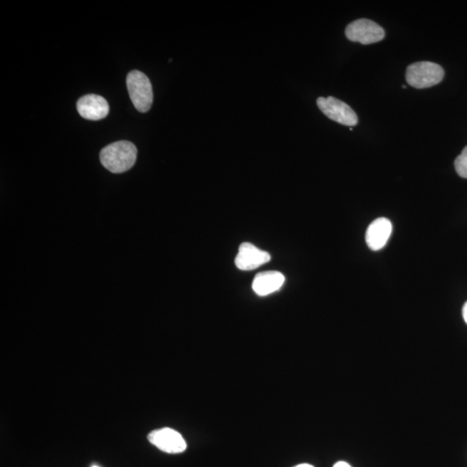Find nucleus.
<instances>
[{"label":"nucleus","mask_w":467,"mask_h":467,"mask_svg":"<svg viewBox=\"0 0 467 467\" xmlns=\"http://www.w3.org/2000/svg\"><path fill=\"white\" fill-rule=\"evenodd\" d=\"M137 152L135 145L127 140L112 143L100 152V163L112 173H123L135 166Z\"/></svg>","instance_id":"1"},{"label":"nucleus","mask_w":467,"mask_h":467,"mask_svg":"<svg viewBox=\"0 0 467 467\" xmlns=\"http://www.w3.org/2000/svg\"><path fill=\"white\" fill-rule=\"evenodd\" d=\"M127 86L132 104L140 112L150 110L154 92L150 80L139 70H132L127 75Z\"/></svg>","instance_id":"2"},{"label":"nucleus","mask_w":467,"mask_h":467,"mask_svg":"<svg viewBox=\"0 0 467 467\" xmlns=\"http://www.w3.org/2000/svg\"><path fill=\"white\" fill-rule=\"evenodd\" d=\"M444 78V70L437 63L419 62L411 64L406 72V80L410 86L426 88L440 83Z\"/></svg>","instance_id":"3"},{"label":"nucleus","mask_w":467,"mask_h":467,"mask_svg":"<svg viewBox=\"0 0 467 467\" xmlns=\"http://www.w3.org/2000/svg\"><path fill=\"white\" fill-rule=\"evenodd\" d=\"M318 107L329 119L337 123L352 127L356 126L358 118L349 105L332 96L330 98H320L317 100Z\"/></svg>","instance_id":"4"},{"label":"nucleus","mask_w":467,"mask_h":467,"mask_svg":"<svg viewBox=\"0 0 467 467\" xmlns=\"http://www.w3.org/2000/svg\"><path fill=\"white\" fill-rule=\"evenodd\" d=\"M345 35L350 41L370 44L382 41L384 38L385 32L372 20L361 19L350 23L346 28Z\"/></svg>","instance_id":"5"},{"label":"nucleus","mask_w":467,"mask_h":467,"mask_svg":"<svg viewBox=\"0 0 467 467\" xmlns=\"http://www.w3.org/2000/svg\"><path fill=\"white\" fill-rule=\"evenodd\" d=\"M147 438L151 444L164 453H181L187 448L183 436L174 429L169 428L157 429L149 434Z\"/></svg>","instance_id":"6"},{"label":"nucleus","mask_w":467,"mask_h":467,"mask_svg":"<svg viewBox=\"0 0 467 467\" xmlns=\"http://www.w3.org/2000/svg\"><path fill=\"white\" fill-rule=\"evenodd\" d=\"M271 256L268 252L261 251L255 245L243 243L239 247L236 258L237 268L243 271H251L269 263Z\"/></svg>","instance_id":"7"},{"label":"nucleus","mask_w":467,"mask_h":467,"mask_svg":"<svg viewBox=\"0 0 467 467\" xmlns=\"http://www.w3.org/2000/svg\"><path fill=\"white\" fill-rule=\"evenodd\" d=\"M392 224L388 219L380 217L369 225L365 240L368 247L373 251L384 248L392 234Z\"/></svg>","instance_id":"8"},{"label":"nucleus","mask_w":467,"mask_h":467,"mask_svg":"<svg viewBox=\"0 0 467 467\" xmlns=\"http://www.w3.org/2000/svg\"><path fill=\"white\" fill-rule=\"evenodd\" d=\"M78 111L84 119L90 120H100L106 117L110 112V106L103 96L98 95H87L78 100Z\"/></svg>","instance_id":"9"},{"label":"nucleus","mask_w":467,"mask_h":467,"mask_svg":"<svg viewBox=\"0 0 467 467\" xmlns=\"http://www.w3.org/2000/svg\"><path fill=\"white\" fill-rule=\"evenodd\" d=\"M285 277L277 271H268L258 273L253 280V292L259 296H267L278 291L283 287Z\"/></svg>","instance_id":"10"},{"label":"nucleus","mask_w":467,"mask_h":467,"mask_svg":"<svg viewBox=\"0 0 467 467\" xmlns=\"http://www.w3.org/2000/svg\"><path fill=\"white\" fill-rule=\"evenodd\" d=\"M455 170L461 178L467 179V147L463 149L454 162Z\"/></svg>","instance_id":"11"},{"label":"nucleus","mask_w":467,"mask_h":467,"mask_svg":"<svg viewBox=\"0 0 467 467\" xmlns=\"http://www.w3.org/2000/svg\"><path fill=\"white\" fill-rule=\"evenodd\" d=\"M333 467H352L350 466L348 463L344 462V461H340L336 463L335 465H334Z\"/></svg>","instance_id":"12"},{"label":"nucleus","mask_w":467,"mask_h":467,"mask_svg":"<svg viewBox=\"0 0 467 467\" xmlns=\"http://www.w3.org/2000/svg\"><path fill=\"white\" fill-rule=\"evenodd\" d=\"M462 314H463V318H464V320L466 321V323L467 324V302L464 305V307H463Z\"/></svg>","instance_id":"13"},{"label":"nucleus","mask_w":467,"mask_h":467,"mask_svg":"<svg viewBox=\"0 0 467 467\" xmlns=\"http://www.w3.org/2000/svg\"><path fill=\"white\" fill-rule=\"evenodd\" d=\"M295 467H314V466H312V465H309V464H300V465L296 466Z\"/></svg>","instance_id":"14"},{"label":"nucleus","mask_w":467,"mask_h":467,"mask_svg":"<svg viewBox=\"0 0 467 467\" xmlns=\"http://www.w3.org/2000/svg\"><path fill=\"white\" fill-rule=\"evenodd\" d=\"M92 467H99V466H92Z\"/></svg>","instance_id":"15"}]
</instances>
